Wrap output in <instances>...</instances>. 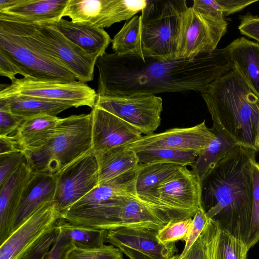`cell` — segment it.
<instances>
[{
  "label": "cell",
  "mask_w": 259,
  "mask_h": 259,
  "mask_svg": "<svg viewBox=\"0 0 259 259\" xmlns=\"http://www.w3.org/2000/svg\"><path fill=\"white\" fill-rule=\"evenodd\" d=\"M61 232L71 240L75 246L82 248L100 247L106 242L107 230L75 225L64 219L57 223Z\"/></svg>",
  "instance_id": "obj_31"
},
{
  "label": "cell",
  "mask_w": 259,
  "mask_h": 259,
  "mask_svg": "<svg viewBox=\"0 0 259 259\" xmlns=\"http://www.w3.org/2000/svg\"><path fill=\"white\" fill-rule=\"evenodd\" d=\"M142 199L139 195L122 198L105 210L97 228L107 230L141 228L159 230L171 221L193 217Z\"/></svg>",
  "instance_id": "obj_7"
},
{
  "label": "cell",
  "mask_w": 259,
  "mask_h": 259,
  "mask_svg": "<svg viewBox=\"0 0 259 259\" xmlns=\"http://www.w3.org/2000/svg\"><path fill=\"white\" fill-rule=\"evenodd\" d=\"M186 0H148L141 11L143 56L163 60L178 59Z\"/></svg>",
  "instance_id": "obj_6"
},
{
  "label": "cell",
  "mask_w": 259,
  "mask_h": 259,
  "mask_svg": "<svg viewBox=\"0 0 259 259\" xmlns=\"http://www.w3.org/2000/svg\"><path fill=\"white\" fill-rule=\"evenodd\" d=\"M20 149L12 136H0V154L11 153Z\"/></svg>",
  "instance_id": "obj_45"
},
{
  "label": "cell",
  "mask_w": 259,
  "mask_h": 259,
  "mask_svg": "<svg viewBox=\"0 0 259 259\" xmlns=\"http://www.w3.org/2000/svg\"><path fill=\"white\" fill-rule=\"evenodd\" d=\"M62 218L54 201L45 203L0 245V259L18 258Z\"/></svg>",
  "instance_id": "obj_13"
},
{
  "label": "cell",
  "mask_w": 259,
  "mask_h": 259,
  "mask_svg": "<svg viewBox=\"0 0 259 259\" xmlns=\"http://www.w3.org/2000/svg\"><path fill=\"white\" fill-rule=\"evenodd\" d=\"M86 53L99 56L105 54L112 39L104 29L63 18L48 24Z\"/></svg>",
  "instance_id": "obj_21"
},
{
  "label": "cell",
  "mask_w": 259,
  "mask_h": 259,
  "mask_svg": "<svg viewBox=\"0 0 259 259\" xmlns=\"http://www.w3.org/2000/svg\"><path fill=\"white\" fill-rule=\"evenodd\" d=\"M96 106L116 116L145 136L160 125L162 99L155 95L99 96Z\"/></svg>",
  "instance_id": "obj_10"
},
{
  "label": "cell",
  "mask_w": 259,
  "mask_h": 259,
  "mask_svg": "<svg viewBox=\"0 0 259 259\" xmlns=\"http://www.w3.org/2000/svg\"><path fill=\"white\" fill-rule=\"evenodd\" d=\"M60 119L49 115L25 118L12 136L19 149L23 151L31 150L51 137Z\"/></svg>",
  "instance_id": "obj_23"
},
{
  "label": "cell",
  "mask_w": 259,
  "mask_h": 259,
  "mask_svg": "<svg viewBox=\"0 0 259 259\" xmlns=\"http://www.w3.org/2000/svg\"><path fill=\"white\" fill-rule=\"evenodd\" d=\"M215 137L204 120L191 127L173 128L162 133L143 136L140 139L125 147L135 152L157 148H169L194 152L199 155Z\"/></svg>",
  "instance_id": "obj_14"
},
{
  "label": "cell",
  "mask_w": 259,
  "mask_h": 259,
  "mask_svg": "<svg viewBox=\"0 0 259 259\" xmlns=\"http://www.w3.org/2000/svg\"><path fill=\"white\" fill-rule=\"evenodd\" d=\"M221 238L223 259H247L249 249L246 242L234 237L222 228Z\"/></svg>",
  "instance_id": "obj_38"
},
{
  "label": "cell",
  "mask_w": 259,
  "mask_h": 259,
  "mask_svg": "<svg viewBox=\"0 0 259 259\" xmlns=\"http://www.w3.org/2000/svg\"><path fill=\"white\" fill-rule=\"evenodd\" d=\"M201 95L213 122L239 145L256 151L259 98L238 73L233 69L222 75Z\"/></svg>",
  "instance_id": "obj_3"
},
{
  "label": "cell",
  "mask_w": 259,
  "mask_h": 259,
  "mask_svg": "<svg viewBox=\"0 0 259 259\" xmlns=\"http://www.w3.org/2000/svg\"><path fill=\"white\" fill-rule=\"evenodd\" d=\"M23 162H27L23 151L19 150L0 154V186H2L11 175Z\"/></svg>",
  "instance_id": "obj_39"
},
{
  "label": "cell",
  "mask_w": 259,
  "mask_h": 259,
  "mask_svg": "<svg viewBox=\"0 0 259 259\" xmlns=\"http://www.w3.org/2000/svg\"><path fill=\"white\" fill-rule=\"evenodd\" d=\"M54 202L62 214L99 184L98 165L93 150L55 175Z\"/></svg>",
  "instance_id": "obj_11"
},
{
  "label": "cell",
  "mask_w": 259,
  "mask_h": 259,
  "mask_svg": "<svg viewBox=\"0 0 259 259\" xmlns=\"http://www.w3.org/2000/svg\"><path fill=\"white\" fill-rule=\"evenodd\" d=\"M258 0H194L192 7L224 17L238 12Z\"/></svg>",
  "instance_id": "obj_33"
},
{
  "label": "cell",
  "mask_w": 259,
  "mask_h": 259,
  "mask_svg": "<svg viewBox=\"0 0 259 259\" xmlns=\"http://www.w3.org/2000/svg\"><path fill=\"white\" fill-rule=\"evenodd\" d=\"M32 171L27 162L22 163L0 186V243L12 232L15 215L24 189Z\"/></svg>",
  "instance_id": "obj_20"
},
{
  "label": "cell",
  "mask_w": 259,
  "mask_h": 259,
  "mask_svg": "<svg viewBox=\"0 0 259 259\" xmlns=\"http://www.w3.org/2000/svg\"><path fill=\"white\" fill-rule=\"evenodd\" d=\"M215 137L210 144L198 155L191 166L192 171L201 181L207 174L230 150L239 145L229 134L218 124L213 122L210 128Z\"/></svg>",
  "instance_id": "obj_26"
},
{
  "label": "cell",
  "mask_w": 259,
  "mask_h": 259,
  "mask_svg": "<svg viewBox=\"0 0 259 259\" xmlns=\"http://www.w3.org/2000/svg\"><path fill=\"white\" fill-rule=\"evenodd\" d=\"M192 217L171 221L157 231V238L163 244L185 241L191 227Z\"/></svg>",
  "instance_id": "obj_36"
},
{
  "label": "cell",
  "mask_w": 259,
  "mask_h": 259,
  "mask_svg": "<svg viewBox=\"0 0 259 259\" xmlns=\"http://www.w3.org/2000/svg\"><path fill=\"white\" fill-rule=\"evenodd\" d=\"M142 16L136 15L126 22L112 39V49L120 56H143Z\"/></svg>",
  "instance_id": "obj_29"
},
{
  "label": "cell",
  "mask_w": 259,
  "mask_h": 259,
  "mask_svg": "<svg viewBox=\"0 0 259 259\" xmlns=\"http://www.w3.org/2000/svg\"><path fill=\"white\" fill-rule=\"evenodd\" d=\"M255 153L240 145L235 146L201 181L202 203L208 218L246 243L252 214Z\"/></svg>",
  "instance_id": "obj_2"
},
{
  "label": "cell",
  "mask_w": 259,
  "mask_h": 259,
  "mask_svg": "<svg viewBox=\"0 0 259 259\" xmlns=\"http://www.w3.org/2000/svg\"><path fill=\"white\" fill-rule=\"evenodd\" d=\"M91 113L61 118L40 146L24 151L32 172L56 175L92 150Z\"/></svg>",
  "instance_id": "obj_5"
},
{
  "label": "cell",
  "mask_w": 259,
  "mask_h": 259,
  "mask_svg": "<svg viewBox=\"0 0 259 259\" xmlns=\"http://www.w3.org/2000/svg\"><path fill=\"white\" fill-rule=\"evenodd\" d=\"M56 188V180L54 175L44 172H32L17 208L12 232L43 204L54 201Z\"/></svg>",
  "instance_id": "obj_18"
},
{
  "label": "cell",
  "mask_w": 259,
  "mask_h": 259,
  "mask_svg": "<svg viewBox=\"0 0 259 259\" xmlns=\"http://www.w3.org/2000/svg\"><path fill=\"white\" fill-rule=\"evenodd\" d=\"M118 248L130 259H151L140 252L126 247H119Z\"/></svg>",
  "instance_id": "obj_46"
},
{
  "label": "cell",
  "mask_w": 259,
  "mask_h": 259,
  "mask_svg": "<svg viewBox=\"0 0 259 259\" xmlns=\"http://www.w3.org/2000/svg\"><path fill=\"white\" fill-rule=\"evenodd\" d=\"M24 119L9 110L0 109V136H8L15 132Z\"/></svg>",
  "instance_id": "obj_43"
},
{
  "label": "cell",
  "mask_w": 259,
  "mask_h": 259,
  "mask_svg": "<svg viewBox=\"0 0 259 259\" xmlns=\"http://www.w3.org/2000/svg\"><path fill=\"white\" fill-rule=\"evenodd\" d=\"M168 259H181L180 254H175Z\"/></svg>",
  "instance_id": "obj_48"
},
{
  "label": "cell",
  "mask_w": 259,
  "mask_h": 259,
  "mask_svg": "<svg viewBox=\"0 0 259 259\" xmlns=\"http://www.w3.org/2000/svg\"><path fill=\"white\" fill-rule=\"evenodd\" d=\"M91 113L94 152L117 147H126L143 137L131 125L96 105Z\"/></svg>",
  "instance_id": "obj_16"
},
{
  "label": "cell",
  "mask_w": 259,
  "mask_h": 259,
  "mask_svg": "<svg viewBox=\"0 0 259 259\" xmlns=\"http://www.w3.org/2000/svg\"><path fill=\"white\" fill-rule=\"evenodd\" d=\"M227 47L234 69L259 98V42L241 37Z\"/></svg>",
  "instance_id": "obj_22"
},
{
  "label": "cell",
  "mask_w": 259,
  "mask_h": 259,
  "mask_svg": "<svg viewBox=\"0 0 259 259\" xmlns=\"http://www.w3.org/2000/svg\"><path fill=\"white\" fill-rule=\"evenodd\" d=\"M0 49L27 76L62 82L77 80L42 40L35 24L0 19Z\"/></svg>",
  "instance_id": "obj_4"
},
{
  "label": "cell",
  "mask_w": 259,
  "mask_h": 259,
  "mask_svg": "<svg viewBox=\"0 0 259 259\" xmlns=\"http://www.w3.org/2000/svg\"><path fill=\"white\" fill-rule=\"evenodd\" d=\"M181 166L170 163H140L136 179V190L139 196H143L153 191L175 174Z\"/></svg>",
  "instance_id": "obj_30"
},
{
  "label": "cell",
  "mask_w": 259,
  "mask_h": 259,
  "mask_svg": "<svg viewBox=\"0 0 259 259\" xmlns=\"http://www.w3.org/2000/svg\"><path fill=\"white\" fill-rule=\"evenodd\" d=\"M141 228H120L107 230L106 242L118 248L126 247L151 259H168L178 249L175 243L165 244L157 238V231Z\"/></svg>",
  "instance_id": "obj_17"
},
{
  "label": "cell",
  "mask_w": 259,
  "mask_h": 259,
  "mask_svg": "<svg viewBox=\"0 0 259 259\" xmlns=\"http://www.w3.org/2000/svg\"><path fill=\"white\" fill-rule=\"evenodd\" d=\"M96 65L99 96L189 91L201 93L212 81L234 69L227 47L201 53L193 59L163 60L105 53L98 58Z\"/></svg>",
  "instance_id": "obj_1"
},
{
  "label": "cell",
  "mask_w": 259,
  "mask_h": 259,
  "mask_svg": "<svg viewBox=\"0 0 259 259\" xmlns=\"http://www.w3.org/2000/svg\"><path fill=\"white\" fill-rule=\"evenodd\" d=\"M253 199L250 230L246 242L248 249L259 241V164H252Z\"/></svg>",
  "instance_id": "obj_35"
},
{
  "label": "cell",
  "mask_w": 259,
  "mask_h": 259,
  "mask_svg": "<svg viewBox=\"0 0 259 259\" xmlns=\"http://www.w3.org/2000/svg\"><path fill=\"white\" fill-rule=\"evenodd\" d=\"M25 96L69 103L74 107L96 105L97 93L87 83L41 80L31 76L16 78L7 85H1L0 99Z\"/></svg>",
  "instance_id": "obj_8"
},
{
  "label": "cell",
  "mask_w": 259,
  "mask_h": 259,
  "mask_svg": "<svg viewBox=\"0 0 259 259\" xmlns=\"http://www.w3.org/2000/svg\"><path fill=\"white\" fill-rule=\"evenodd\" d=\"M27 76L19 65L10 57L0 49V75L9 78L11 81L17 74Z\"/></svg>",
  "instance_id": "obj_44"
},
{
  "label": "cell",
  "mask_w": 259,
  "mask_h": 259,
  "mask_svg": "<svg viewBox=\"0 0 259 259\" xmlns=\"http://www.w3.org/2000/svg\"><path fill=\"white\" fill-rule=\"evenodd\" d=\"M35 26L42 40L78 81L85 83L93 79L99 56L86 53L49 24Z\"/></svg>",
  "instance_id": "obj_15"
},
{
  "label": "cell",
  "mask_w": 259,
  "mask_h": 259,
  "mask_svg": "<svg viewBox=\"0 0 259 259\" xmlns=\"http://www.w3.org/2000/svg\"><path fill=\"white\" fill-rule=\"evenodd\" d=\"M59 232L60 229L56 225L24 251L18 259H43L54 243Z\"/></svg>",
  "instance_id": "obj_37"
},
{
  "label": "cell",
  "mask_w": 259,
  "mask_h": 259,
  "mask_svg": "<svg viewBox=\"0 0 259 259\" xmlns=\"http://www.w3.org/2000/svg\"><path fill=\"white\" fill-rule=\"evenodd\" d=\"M139 163H170L182 166H191L198 154L194 152L169 148H157L136 152Z\"/></svg>",
  "instance_id": "obj_32"
},
{
  "label": "cell",
  "mask_w": 259,
  "mask_h": 259,
  "mask_svg": "<svg viewBox=\"0 0 259 259\" xmlns=\"http://www.w3.org/2000/svg\"><path fill=\"white\" fill-rule=\"evenodd\" d=\"M74 246L73 242L60 230L54 243L43 259H67L69 253Z\"/></svg>",
  "instance_id": "obj_41"
},
{
  "label": "cell",
  "mask_w": 259,
  "mask_h": 259,
  "mask_svg": "<svg viewBox=\"0 0 259 259\" xmlns=\"http://www.w3.org/2000/svg\"><path fill=\"white\" fill-rule=\"evenodd\" d=\"M94 153L98 165L99 184L121 176L140 163L137 153L125 147Z\"/></svg>",
  "instance_id": "obj_25"
},
{
  "label": "cell",
  "mask_w": 259,
  "mask_h": 259,
  "mask_svg": "<svg viewBox=\"0 0 259 259\" xmlns=\"http://www.w3.org/2000/svg\"><path fill=\"white\" fill-rule=\"evenodd\" d=\"M111 0H69L62 17L67 16L75 23L94 27H107Z\"/></svg>",
  "instance_id": "obj_27"
},
{
  "label": "cell",
  "mask_w": 259,
  "mask_h": 259,
  "mask_svg": "<svg viewBox=\"0 0 259 259\" xmlns=\"http://www.w3.org/2000/svg\"><path fill=\"white\" fill-rule=\"evenodd\" d=\"M69 0H17L0 10V19L24 23L51 24L62 18Z\"/></svg>",
  "instance_id": "obj_19"
},
{
  "label": "cell",
  "mask_w": 259,
  "mask_h": 259,
  "mask_svg": "<svg viewBox=\"0 0 259 259\" xmlns=\"http://www.w3.org/2000/svg\"><path fill=\"white\" fill-rule=\"evenodd\" d=\"M239 19L240 22L238 28L240 33L259 42V16L248 12L240 15Z\"/></svg>",
  "instance_id": "obj_42"
},
{
  "label": "cell",
  "mask_w": 259,
  "mask_h": 259,
  "mask_svg": "<svg viewBox=\"0 0 259 259\" xmlns=\"http://www.w3.org/2000/svg\"><path fill=\"white\" fill-rule=\"evenodd\" d=\"M255 148L256 151H259V122H258V130H257V133L255 140Z\"/></svg>",
  "instance_id": "obj_47"
},
{
  "label": "cell",
  "mask_w": 259,
  "mask_h": 259,
  "mask_svg": "<svg viewBox=\"0 0 259 259\" xmlns=\"http://www.w3.org/2000/svg\"><path fill=\"white\" fill-rule=\"evenodd\" d=\"M225 18L188 7L183 20L177 58L193 59L201 53L217 49L227 31Z\"/></svg>",
  "instance_id": "obj_9"
},
{
  "label": "cell",
  "mask_w": 259,
  "mask_h": 259,
  "mask_svg": "<svg viewBox=\"0 0 259 259\" xmlns=\"http://www.w3.org/2000/svg\"><path fill=\"white\" fill-rule=\"evenodd\" d=\"M67 259H123V253L117 247L103 245L96 248H82L74 246Z\"/></svg>",
  "instance_id": "obj_34"
},
{
  "label": "cell",
  "mask_w": 259,
  "mask_h": 259,
  "mask_svg": "<svg viewBox=\"0 0 259 259\" xmlns=\"http://www.w3.org/2000/svg\"><path fill=\"white\" fill-rule=\"evenodd\" d=\"M74 107L69 103L25 96H14L0 99V109L28 118L40 115L57 116L62 111Z\"/></svg>",
  "instance_id": "obj_24"
},
{
  "label": "cell",
  "mask_w": 259,
  "mask_h": 259,
  "mask_svg": "<svg viewBox=\"0 0 259 259\" xmlns=\"http://www.w3.org/2000/svg\"><path fill=\"white\" fill-rule=\"evenodd\" d=\"M140 197L147 201L193 215L203 207L201 181L187 166H181L153 191Z\"/></svg>",
  "instance_id": "obj_12"
},
{
  "label": "cell",
  "mask_w": 259,
  "mask_h": 259,
  "mask_svg": "<svg viewBox=\"0 0 259 259\" xmlns=\"http://www.w3.org/2000/svg\"><path fill=\"white\" fill-rule=\"evenodd\" d=\"M221 227L209 219L199 237L181 259H223Z\"/></svg>",
  "instance_id": "obj_28"
},
{
  "label": "cell",
  "mask_w": 259,
  "mask_h": 259,
  "mask_svg": "<svg viewBox=\"0 0 259 259\" xmlns=\"http://www.w3.org/2000/svg\"><path fill=\"white\" fill-rule=\"evenodd\" d=\"M209 219L203 207L196 210L192 219L187 238L185 240L184 248L180 254L181 257L185 254L199 237Z\"/></svg>",
  "instance_id": "obj_40"
}]
</instances>
